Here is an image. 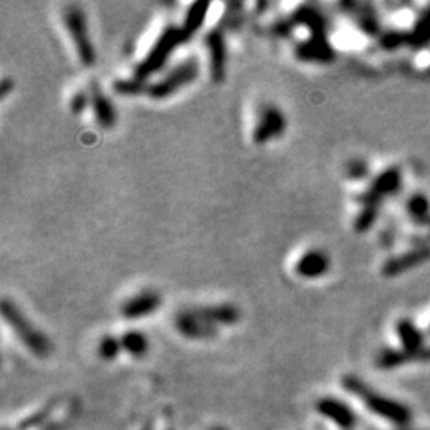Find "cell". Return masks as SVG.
Here are the masks:
<instances>
[{"label": "cell", "instance_id": "6da1fadb", "mask_svg": "<svg viewBox=\"0 0 430 430\" xmlns=\"http://www.w3.org/2000/svg\"><path fill=\"white\" fill-rule=\"evenodd\" d=\"M2 316L5 322L13 328L15 333L18 335V338L32 354L38 357H45L52 353V343L48 341V338L45 335L37 330L32 323L22 316V312L16 308L15 303H11L10 300L5 298L2 301Z\"/></svg>", "mask_w": 430, "mask_h": 430}, {"label": "cell", "instance_id": "7a4b0ae2", "mask_svg": "<svg viewBox=\"0 0 430 430\" xmlns=\"http://www.w3.org/2000/svg\"><path fill=\"white\" fill-rule=\"evenodd\" d=\"M185 42H187V38L185 36H183L182 27H177V26L166 27L163 33L158 37V40H156V43L153 45L152 52L145 56V59L137 66L134 77L139 78V80H145V78L152 75L153 72L160 70L161 67L166 64V61L169 59V56L178 47V45H182Z\"/></svg>", "mask_w": 430, "mask_h": 430}, {"label": "cell", "instance_id": "3957f363", "mask_svg": "<svg viewBox=\"0 0 430 430\" xmlns=\"http://www.w3.org/2000/svg\"><path fill=\"white\" fill-rule=\"evenodd\" d=\"M198 74H199L198 61L187 59L183 61L182 64L174 67V69H172L164 78H161L160 82L150 85L147 89V94L156 100L171 98L172 94L181 91L183 86H187L192 82L197 80Z\"/></svg>", "mask_w": 430, "mask_h": 430}, {"label": "cell", "instance_id": "277c9868", "mask_svg": "<svg viewBox=\"0 0 430 430\" xmlns=\"http://www.w3.org/2000/svg\"><path fill=\"white\" fill-rule=\"evenodd\" d=\"M64 22L67 32L72 38V43L77 49L78 59L83 66L91 67L96 63V52H94L93 42L89 38L88 26L83 11L78 7H69L64 11Z\"/></svg>", "mask_w": 430, "mask_h": 430}, {"label": "cell", "instance_id": "5b68a950", "mask_svg": "<svg viewBox=\"0 0 430 430\" xmlns=\"http://www.w3.org/2000/svg\"><path fill=\"white\" fill-rule=\"evenodd\" d=\"M287 121L286 116L276 105H265L259 112V118H256L255 128H254V142L255 144H266L282 136L286 131Z\"/></svg>", "mask_w": 430, "mask_h": 430}, {"label": "cell", "instance_id": "8992f818", "mask_svg": "<svg viewBox=\"0 0 430 430\" xmlns=\"http://www.w3.org/2000/svg\"><path fill=\"white\" fill-rule=\"evenodd\" d=\"M206 45L210 54V75L212 82L220 83L225 78V64H226V45L225 36L220 29H214L206 37Z\"/></svg>", "mask_w": 430, "mask_h": 430}, {"label": "cell", "instance_id": "52a82bcc", "mask_svg": "<svg viewBox=\"0 0 430 430\" xmlns=\"http://www.w3.org/2000/svg\"><path fill=\"white\" fill-rule=\"evenodd\" d=\"M161 297L152 290H145L137 295H134L132 298L125 301L121 306V314L126 319H139V317L148 316L160 308Z\"/></svg>", "mask_w": 430, "mask_h": 430}, {"label": "cell", "instance_id": "ba28073f", "mask_svg": "<svg viewBox=\"0 0 430 430\" xmlns=\"http://www.w3.org/2000/svg\"><path fill=\"white\" fill-rule=\"evenodd\" d=\"M176 327L182 335H185L187 338L193 339L210 338L215 335V327H212L204 321H201L199 317L194 314L193 309H185L178 312L176 316Z\"/></svg>", "mask_w": 430, "mask_h": 430}, {"label": "cell", "instance_id": "9c48e42d", "mask_svg": "<svg viewBox=\"0 0 430 430\" xmlns=\"http://www.w3.org/2000/svg\"><path fill=\"white\" fill-rule=\"evenodd\" d=\"M328 266H330V260H328L325 252H322L319 249H311L301 255V259L297 261V266H295V271L301 277L316 279L325 275Z\"/></svg>", "mask_w": 430, "mask_h": 430}, {"label": "cell", "instance_id": "30bf717a", "mask_svg": "<svg viewBox=\"0 0 430 430\" xmlns=\"http://www.w3.org/2000/svg\"><path fill=\"white\" fill-rule=\"evenodd\" d=\"M201 321L209 323L212 327L217 325H231L239 321V311L233 305H219V306H204V308L193 309Z\"/></svg>", "mask_w": 430, "mask_h": 430}, {"label": "cell", "instance_id": "8fae6325", "mask_svg": "<svg viewBox=\"0 0 430 430\" xmlns=\"http://www.w3.org/2000/svg\"><path fill=\"white\" fill-rule=\"evenodd\" d=\"M89 99H91V107L94 110V115H96L99 125L107 128V130L114 126L116 121L115 109L107 99V96L100 91V88L98 85H93L91 91H89Z\"/></svg>", "mask_w": 430, "mask_h": 430}, {"label": "cell", "instance_id": "7c38bea8", "mask_svg": "<svg viewBox=\"0 0 430 430\" xmlns=\"http://www.w3.org/2000/svg\"><path fill=\"white\" fill-rule=\"evenodd\" d=\"M317 410H319L323 416L330 417L333 422H337L338 426H341L344 429H349L354 424L353 413L348 410V406L339 404L337 400L332 399L321 400V404L317 405Z\"/></svg>", "mask_w": 430, "mask_h": 430}, {"label": "cell", "instance_id": "4fadbf2b", "mask_svg": "<svg viewBox=\"0 0 430 430\" xmlns=\"http://www.w3.org/2000/svg\"><path fill=\"white\" fill-rule=\"evenodd\" d=\"M367 404L373 411L378 413L379 416L387 417V420H392L394 422H405L406 417H408L406 411L401 408V406L395 405L389 400L375 397V395H371V397H367Z\"/></svg>", "mask_w": 430, "mask_h": 430}, {"label": "cell", "instance_id": "5bb4252c", "mask_svg": "<svg viewBox=\"0 0 430 430\" xmlns=\"http://www.w3.org/2000/svg\"><path fill=\"white\" fill-rule=\"evenodd\" d=\"M208 10H209V3H203V2H197L190 7L188 13L185 16V21H183V26H181L183 31V36H185L187 38V42L199 31V27L201 24H203Z\"/></svg>", "mask_w": 430, "mask_h": 430}, {"label": "cell", "instance_id": "9a60e30c", "mask_svg": "<svg viewBox=\"0 0 430 430\" xmlns=\"http://www.w3.org/2000/svg\"><path fill=\"white\" fill-rule=\"evenodd\" d=\"M121 348L134 357H142L148 351V341L144 333L131 330L121 337Z\"/></svg>", "mask_w": 430, "mask_h": 430}, {"label": "cell", "instance_id": "2e32d148", "mask_svg": "<svg viewBox=\"0 0 430 430\" xmlns=\"http://www.w3.org/2000/svg\"><path fill=\"white\" fill-rule=\"evenodd\" d=\"M115 91L123 96H136V94L147 93L148 86H145L144 80H139V78H130V80H118L114 85Z\"/></svg>", "mask_w": 430, "mask_h": 430}, {"label": "cell", "instance_id": "e0dca14e", "mask_svg": "<svg viewBox=\"0 0 430 430\" xmlns=\"http://www.w3.org/2000/svg\"><path fill=\"white\" fill-rule=\"evenodd\" d=\"M120 349H123L121 339H116L114 337H105L99 343V355L105 360H114L118 355Z\"/></svg>", "mask_w": 430, "mask_h": 430}, {"label": "cell", "instance_id": "ac0fdd59", "mask_svg": "<svg viewBox=\"0 0 430 430\" xmlns=\"http://www.w3.org/2000/svg\"><path fill=\"white\" fill-rule=\"evenodd\" d=\"M88 104H91V99H89V94L86 93H77L74 94V98L70 100V109L74 112L75 115H80L83 110L88 107Z\"/></svg>", "mask_w": 430, "mask_h": 430}, {"label": "cell", "instance_id": "d6986e66", "mask_svg": "<svg viewBox=\"0 0 430 430\" xmlns=\"http://www.w3.org/2000/svg\"><path fill=\"white\" fill-rule=\"evenodd\" d=\"M11 86H13V82L10 80V78H3L2 80V98H5L7 96V94L11 91Z\"/></svg>", "mask_w": 430, "mask_h": 430}]
</instances>
